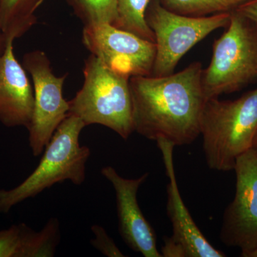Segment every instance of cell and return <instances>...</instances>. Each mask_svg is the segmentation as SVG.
I'll list each match as a JSON object with an SVG mask.
<instances>
[{
	"label": "cell",
	"mask_w": 257,
	"mask_h": 257,
	"mask_svg": "<svg viewBox=\"0 0 257 257\" xmlns=\"http://www.w3.org/2000/svg\"><path fill=\"white\" fill-rule=\"evenodd\" d=\"M202 64L193 62L170 75L138 76L130 79L135 132L152 141L175 146L191 145L200 135L206 101Z\"/></svg>",
	"instance_id": "cell-1"
},
{
	"label": "cell",
	"mask_w": 257,
	"mask_h": 257,
	"mask_svg": "<svg viewBox=\"0 0 257 257\" xmlns=\"http://www.w3.org/2000/svg\"><path fill=\"white\" fill-rule=\"evenodd\" d=\"M257 132V88L234 100L207 99L200 117L203 150L209 169L234 170L236 161L252 148Z\"/></svg>",
	"instance_id": "cell-2"
},
{
	"label": "cell",
	"mask_w": 257,
	"mask_h": 257,
	"mask_svg": "<svg viewBox=\"0 0 257 257\" xmlns=\"http://www.w3.org/2000/svg\"><path fill=\"white\" fill-rule=\"evenodd\" d=\"M86 125L69 114L54 133L40 164L28 178L11 189H0V212L7 214L20 203L36 197L55 184L70 181L84 183L90 149L82 146L79 137Z\"/></svg>",
	"instance_id": "cell-3"
},
{
	"label": "cell",
	"mask_w": 257,
	"mask_h": 257,
	"mask_svg": "<svg viewBox=\"0 0 257 257\" xmlns=\"http://www.w3.org/2000/svg\"><path fill=\"white\" fill-rule=\"evenodd\" d=\"M83 74L82 88L69 101V114L86 126L102 125L127 140L135 132L130 77L111 70L92 54L84 62Z\"/></svg>",
	"instance_id": "cell-4"
},
{
	"label": "cell",
	"mask_w": 257,
	"mask_h": 257,
	"mask_svg": "<svg viewBox=\"0 0 257 257\" xmlns=\"http://www.w3.org/2000/svg\"><path fill=\"white\" fill-rule=\"evenodd\" d=\"M227 28L214 42L210 64L203 69L206 100L237 92L257 81V23L234 11Z\"/></svg>",
	"instance_id": "cell-5"
},
{
	"label": "cell",
	"mask_w": 257,
	"mask_h": 257,
	"mask_svg": "<svg viewBox=\"0 0 257 257\" xmlns=\"http://www.w3.org/2000/svg\"><path fill=\"white\" fill-rule=\"evenodd\" d=\"M231 13L207 17L177 14L151 0L145 14L147 25L155 35L156 57L152 76L174 73L179 61L194 45L211 32L229 25Z\"/></svg>",
	"instance_id": "cell-6"
},
{
	"label": "cell",
	"mask_w": 257,
	"mask_h": 257,
	"mask_svg": "<svg viewBox=\"0 0 257 257\" xmlns=\"http://www.w3.org/2000/svg\"><path fill=\"white\" fill-rule=\"evenodd\" d=\"M23 65L33 82V114L27 130L32 155L38 157L44 152L61 123L69 115V101L63 96L67 74L61 77L56 76L50 59L42 50L25 54Z\"/></svg>",
	"instance_id": "cell-7"
},
{
	"label": "cell",
	"mask_w": 257,
	"mask_h": 257,
	"mask_svg": "<svg viewBox=\"0 0 257 257\" xmlns=\"http://www.w3.org/2000/svg\"><path fill=\"white\" fill-rule=\"evenodd\" d=\"M82 42L111 70L127 77L151 76L156 44L111 24L85 25Z\"/></svg>",
	"instance_id": "cell-8"
},
{
	"label": "cell",
	"mask_w": 257,
	"mask_h": 257,
	"mask_svg": "<svg viewBox=\"0 0 257 257\" xmlns=\"http://www.w3.org/2000/svg\"><path fill=\"white\" fill-rule=\"evenodd\" d=\"M236 191L222 218L220 239L248 257L257 245V151L251 148L236 161Z\"/></svg>",
	"instance_id": "cell-9"
},
{
	"label": "cell",
	"mask_w": 257,
	"mask_h": 257,
	"mask_svg": "<svg viewBox=\"0 0 257 257\" xmlns=\"http://www.w3.org/2000/svg\"><path fill=\"white\" fill-rule=\"evenodd\" d=\"M162 152L166 174L169 179L167 187V213L172 226V235L165 238L162 248L166 257H224L206 239L183 202L179 192L173 162L175 145L165 140L157 141Z\"/></svg>",
	"instance_id": "cell-10"
},
{
	"label": "cell",
	"mask_w": 257,
	"mask_h": 257,
	"mask_svg": "<svg viewBox=\"0 0 257 257\" xmlns=\"http://www.w3.org/2000/svg\"><path fill=\"white\" fill-rule=\"evenodd\" d=\"M101 173L114 189L119 234L125 243L145 257H162L155 230L144 216L138 200L139 189L150 174L146 172L138 178H124L111 166L103 167Z\"/></svg>",
	"instance_id": "cell-11"
},
{
	"label": "cell",
	"mask_w": 257,
	"mask_h": 257,
	"mask_svg": "<svg viewBox=\"0 0 257 257\" xmlns=\"http://www.w3.org/2000/svg\"><path fill=\"white\" fill-rule=\"evenodd\" d=\"M14 41L8 39L0 55V122L7 127L28 128L33 114L34 89L15 57Z\"/></svg>",
	"instance_id": "cell-12"
},
{
	"label": "cell",
	"mask_w": 257,
	"mask_h": 257,
	"mask_svg": "<svg viewBox=\"0 0 257 257\" xmlns=\"http://www.w3.org/2000/svg\"><path fill=\"white\" fill-rule=\"evenodd\" d=\"M61 239L60 222L52 218L40 231L28 225H12L0 231V257H52Z\"/></svg>",
	"instance_id": "cell-13"
},
{
	"label": "cell",
	"mask_w": 257,
	"mask_h": 257,
	"mask_svg": "<svg viewBox=\"0 0 257 257\" xmlns=\"http://www.w3.org/2000/svg\"><path fill=\"white\" fill-rule=\"evenodd\" d=\"M42 0H0V25L7 40L20 38L37 23Z\"/></svg>",
	"instance_id": "cell-14"
},
{
	"label": "cell",
	"mask_w": 257,
	"mask_h": 257,
	"mask_svg": "<svg viewBox=\"0 0 257 257\" xmlns=\"http://www.w3.org/2000/svg\"><path fill=\"white\" fill-rule=\"evenodd\" d=\"M150 2L151 0H116L117 18L114 26L155 42V35L145 18Z\"/></svg>",
	"instance_id": "cell-15"
},
{
	"label": "cell",
	"mask_w": 257,
	"mask_h": 257,
	"mask_svg": "<svg viewBox=\"0 0 257 257\" xmlns=\"http://www.w3.org/2000/svg\"><path fill=\"white\" fill-rule=\"evenodd\" d=\"M250 0H161L165 8L182 15L207 17L231 13Z\"/></svg>",
	"instance_id": "cell-16"
},
{
	"label": "cell",
	"mask_w": 257,
	"mask_h": 257,
	"mask_svg": "<svg viewBox=\"0 0 257 257\" xmlns=\"http://www.w3.org/2000/svg\"><path fill=\"white\" fill-rule=\"evenodd\" d=\"M74 14L85 25H114L117 18L116 0H66Z\"/></svg>",
	"instance_id": "cell-17"
},
{
	"label": "cell",
	"mask_w": 257,
	"mask_h": 257,
	"mask_svg": "<svg viewBox=\"0 0 257 257\" xmlns=\"http://www.w3.org/2000/svg\"><path fill=\"white\" fill-rule=\"evenodd\" d=\"M91 230L94 234V238L90 241L93 247L95 248L106 256H125L122 251L116 246L114 240L111 239L102 226L94 224L91 227Z\"/></svg>",
	"instance_id": "cell-18"
},
{
	"label": "cell",
	"mask_w": 257,
	"mask_h": 257,
	"mask_svg": "<svg viewBox=\"0 0 257 257\" xmlns=\"http://www.w3.org/2000/svg\"><path fill=\"white\" fill-rule=\"evenodd\" d=\"M236 11L257 23V0H250L241 5Z\"/></svg>",
	"instance_id": "cell-19"
},
{
	"label": "cell",
	"mask_w": 257,
	"mask_h": 257,
	"mask_svg": "<svg viewBox=\"0 0 257 257\" xmlns=\"http://www.w3.org/2000/svg\"><path fill=\"white\" fill-rule=\"evenodd\" d=\"M7 39L5 37L3 30H2L1 25H0V55L4 52L5 46H6Z\"/></svg>",
	"instance_id": "cell-20"
},
{
	"label": "cell",
	"mask_w": 257,
	"mask_h": 257,
	"mask_svg": "<svg viewBox=\"0 0 257 257\" xmlns=\"http://www.w3.org/2000/svg\"><path fill=\"white\" fill-rule=\"evenodd\" d=\"M248 257H257V245L254 249L250 253V254L248 255Z\"/></svg>",
	"instance_id": "cell-21"
},
{
	"label": "cell",
	"mask_w": 257,
	"mask_h": 257,
	"mask_svg": "<svg viewBox=\"0 0 257 257\" xmlns=\"http://www.w3.org/2000/svg\"><path fill=\"white\" fill-rule=\"evenodd\" d=\"M252 148L254 149V150L257 151V132L256 136H255L254 140H253Z\"/></svg>",
	"instance_id": "cell-22"
}]
</instances>
